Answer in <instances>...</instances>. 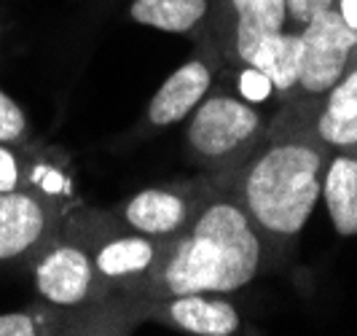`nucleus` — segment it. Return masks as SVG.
Listing matches in <instances>:
<instances>
[{"label": "nucleus", "instance_id": "nucleus-8", "mask_svg": "<svg viewBox=\"0 0 357 336\" xmlns=\"http://www.w3.org/2000/svg\"><path fill=\"white\" fill-rule=\"evenodd\" d=\"M207 191H210V175L199 173L191 180L140 189L116 202L110 212L126 229L153 240H169L194 221Z\"/></svg>", "mask_w": 357, "mask_h": 336}, {"label": "nucleus", "instance_id": "nucleus-19", "mask_svg": "<svg viewBox=\"0 0 357 336\" xmlns=\"http://www.w3.org/2000/svg\"><path fill=\"white\" fill-rule=\"evenodd\" d=\"M33 129L27 122V113L22 110L11 94L0 89V143H30Z\"/></svg>", "mask_w": 357, "mask_h": 336}, {"label": "nucleus", "instance_id": "nucleus-12", "mask_svg": "<svg viewBox=\"0 0 357 336\" xmlns=\"http://www.w3.org/2000/svg\"><path fill=\"white\" fill-rule=\"evenodd\" d=\"M143 323H159L188 336H234L242 331L239 307L229 293H178L140 304Z\"/></svg>", "mask_w": 357, "mask_h": 336}, {"label": "nucleus", "instance_id": "nucleus-20", "mask_svg": "<svg viewBox=\"0 0 357 336\" xmlns=\"http://www.w3.org/2000/svg\"><path fill=\"white\" fill-rule=\"evenodd\" d=\"M336 0H285L287 8V27L290 30H301L309 19H314L317 14L333 8Z\"/></svg>", "mask_w": 357, "mask_h": 336}, {"label": "nucleus", "instance_id": "nucleus-4", "mask_svg": "<svg viewBox=\"0 0 357 336\" xmlns=\"http://www.w3.org/2000/svg\"><path fill=\"white\" fill-rule=\"evenodd\" d=\"M268 119L258 105L242 100L234 89H210L183 126V154L199 173L218 175L242 161L261 135Z\"/></svg>", "mask_w": 357, "mask_h": 336}, {"label": "nucleus", "instance_id": "nucleus-21", "mask_svg": "<svg viewBox=\"0 0 357 336\" xmlns=\"http://www.w3.org/2000/svg\"><path fill=\"white\" fill-rule=\"evenodd\" d=\"M333 8L339 11V17L344 19L352 30H357V0H336Z\"/></svg>", "mask_w": 357, "mask_h": 336}, {"label": "nucleus", "instance_id": "nucleus-5", "mask_svg": "<svg viewBox=\"0 0 357 336\" xmlns=\"http://www.w3.org/2000/svg\"><path fill=\"white\" fill-rule=\"evenodd\" d=\"M27 269L38 299L59 309H89L124 299L102 283L86 248L62 229L27 261Z\"/></svg>", "mask_w": 357, "mask_h": 336}, {"label": "nucleus", "instance_id": "nucleus-15", "mask_svg": "<svg viewBox=\"0 0 357 336\" xmlns=\"http://www.w3.org/2000/svg\"><path fill=\"white\" fill-rule=\"evenodd\" d=\"M210 3L213 0H132L129 17L153 30L197 38L207 22Z\"/></svg>", "mask_w": 357, "mask_h": 336}, {"label": "nucleus", "instance_id": "nucleus-16", "mask_svg": "<svg viewBox=\"0 0 357 336\" xmlns=\"http://www.w3.org/2000/svg\"><path fill=\"white\" fill-rule=\"evenodd\" d=\"M70 331V312L38 299L22 309L0 312V336H52Z\"/></svg>", "mask_w": 357, "mask_h": 336}, {"label": "nucleus", "instance_id": "nucleus-14", "mask_svg": "<svg viewBox=\"0 0 357 336\" xmlns=\"http://www.w3.org/2000/svg\"><path fill=\"white\" fill-rule=\"evenodd\" d=\"M301 59H304V49H301V36L298 30H282L274 36L264 38L255 52H252L250 62L252 68L266 75L274 87L277 103H285L293 94V89L298 84V73H301Z\"/></svg>", "mask_w": 357, "mask_h": 336}, {"label": "nucleus", "instance_id": "nucleus-3", "mask_svg": "<svg viewBox=\"0 0 357 336\" xmlns=\"http://www.w3.org/2000/svg\"><path fill=\"white\" fill-rule=\"evenodd\" d=\"M62 231L86 248L97 275L116 296L143 304V291L159 264L164 240L126 229L110 207L102 210L86 202H78L68 210Z\"/></svg>", "mask_w": 357, "mask_h": 336}, {"label": "nucleus", "instance_id": "nucleus-18", "mask_svg": "<svg viewBox=\"0 0 357 336\" xmlns=\"http://www.w3.org/2000/svg\"><path fill=\"white\" fill-rule=\"evenodd\" d=\"M223 71L231 73L234 92H236L242 100L252 103V105H264V103H268L271 97H277V94H274V87H271V81H268L258 68H252V65L223 68Z\"/></svg>", "mask_w": 357, "mask_h": 336}, {"label": "nucleus", "instance_id": "nucleus-13", "mask_svg": "<svg viewBox=\"0 0 357 336\" xmlns=\"http://www.w3.org/2000/svg\"><path fill=\"white\" fill-rule=\"evenodd\" d=\"M328 215L333 229L341 237L357 234V151H331L325 173H322V191Z\"/></svg>", "mask_w": 357, "mask_h": 336}, {"label": "nucleus", "instance_id": "nucleus-9", "mask_svg": "<svg viewBox=\"0 0 357 336\" xmlns=\"http://www.w3.org/2000/svg\"><path fill=\"white\" fill-rule=\"evenodd\" d=\"M70 207L68 202L33 191H0V266H27L62 229Z\"/></svg>", "mask_w": 357, "mask_h": 336}, {"label": "nucleus", "instance_id": "nucleus-10", "mask_svg": "<svg viewBox=\"0 0 357 336\" xmlns=\"http://www.w3.org/2000/svg\"><path fill=\"white\" fill-rule=\"evenodd\" d=\"M0 191H33L68 205L81 202L68 154L36 138L30 143H0Z\"/></svg>", "mask_w": 357, "mask_h": 336}, {"label": "nucleus", "instance_id": "nucleus-2", "mask_svg": "<svg viewBox=\"0 0 357 336\" xmlns=\"http://www.w3.org/2000/svg\"><path fill=\"white\" fill-rule=\"evenodd\" d=\"M274 266L248 212L210 177V191L185 229L164 240L143 301L178 293H236Z\"/></svg>", "mask_w": 357, "mask_h": 336}, {"label": "nucleus", "instance_id": "nucleus-1", "mask_svg": "<svg viewBox=\"0 0 357 336\" xmlns=\"http://www.w3.org/2000/svg\"><path fill=\"white\" fill-rule=\"evenodd\" d=\"M331 148L312 132L306 116L280 103L250 154L226 173L210 175L242 205L274 264L290 256L314 212Z\"/></svg>", "mask_w": 357, "mask_h": 336}, {"label": "nucleus", "instance_id": "nucleus-11", "mask_svg": "<svg viewBox=\"0 0 357 336\" xmlns=\"http://www.w3.org/2000/svg\"><path fill=\"white\" fill-rule=\"evenodd\" d=\"M220 73H223L220 57L207 43H197V54L175 68L153 92L140 122L143 132H159L164 126L185 122V116L204 100V94L213 89Z\"/></svg>", "mask_w": 357, "mask_h": 336}, {"label": "nucleus", "instance_id": "nucleus-17", "mask_svg": "<svg viewBox=\"0 0 357 336\" xmlns=\"http://www.w3.org/2000/svg\"><path fill=\"white\" fill-rule=\"evenodd\" d=\"M317 113L328 119H349L357 116V59L352 57L349 68L344 71L331 92L317 103Z\"/></svg>", "mask_w": 357, "mask_h": 336}, {"label": "nucleus", "instance_id": "nucleus-6", "mask_svg": "<svg viewBox=\"0 0 357 336\" xmlns=\"http://www.w3.org/2000/svg\"><path fill=\"white\" fill-rule=\"evenodd\" d=\"M282 30H287L285 0H213L194 43H207L223 68H239L250 62L264 38Z\"/></svg>", "mask_w": 357, "mask_h": 336}, {"label": "nucleus", "instance_id": "nucleus-22", "mask_svg": "<svg viewBox=\"0 0 357 336\" xmlns=\"http://www.w3.org/2000/svg\"><path fill=\"white\" fill-rule=\"evenodd\" d=\"M355 59H357V49H355Z\"/></svg>", "mask_w": 357, "mask_h": 336}, {"label": "nucleus", "instance_id": "nucleus-7", "mask_svg": "<svg viewBox=\"0 0 357 336\" xmlns=\"http://www.w3.org/2000/svg\"><path fill=\"white\" fill-rule=\"evenodd\" d=\"M298 36H301L304 59H301L298 84L287 100L309 105V103H320L349 68L357 49V30H352L339 17L336 8H328L314 19H309L298 30Z\"/></svg>", "mask_w": 357, "mask_h": 336}]
</instances>
